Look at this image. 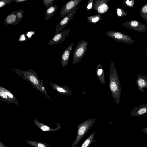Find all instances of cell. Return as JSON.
<instances>
[{
  "label": "cell",
  "instance_id": "24",
  "mask_svg": "<svg viewBox=\"0 0 147 147\" xmlns=\"http://www.w3.org/2000/svg\"><path fill=\"white\" fill-rule=\"evenodd\" d=\"M85 128L84 126H81L79 128L78 133L80 135H82L84 133L85 131Z\"/></svg>",
  "mask_w": 147,
  "mask_h": 147
},
{
  "label": "cell",
  "instance_id": "21",
  "mask_svg": "<svg viewBox=\"0 0 147 147\" xmlns=\"http://www.w3.org/2000/svg\"><path fill=\"white\" fill-rule=\"evenodd\" d=\"M35 32L34 31H29L26 33V36L28 39L31 38L32 36L35 34Z\"/></svg>",
  "mask_w": 147,
  "mask_h": 147
},
{
  "label": "cell",
  "instance_id": "34",
  "mask_svg": "<svg viewBox=\"0 0 147 147\" xmlns=\"http://www.w3.org/2000/svg\"><path fill=\"white\" fill-rule=\"evenodd\" d=\"M145 51L147 52V47L146 49H145Z\"/></svg>",
  "mask_w": 147,
  "mask_h": 147
},
{
  "label": "cell",
  "instance_id": "32",
  "mask_svg": "<svg viewBox=\"0 0 147 147\" xmlns=\"http://www.w3.org/2000/svg\"><path fill=\"white\" fill-rule=\"evenodd\" d=\"M38 147H45V146L43 144L39 143L38 144Z\"/></svg>",
  "mask_w": 147,
  "mask_h": 147
},
{
  "label": "cell",
  "instance_id": "9",
  "mask_svg": "<svg viewBox=\"0 0 147 147\" xmlns=\"http://www.w3.org/2000/svg\"><path fill=\"white\" fill-rule=\"evenodd\" d=\"M20 22L16 15L14 14H9L5 18L4 24L6 25L12 24L16 26Z\"/></svg>",
  "mask_w": 147,
  "mask_h": 147
},
{
  "label": "cell",
  "instance_id": "27",
  "mask_svg": "<svg viewBox=\"0 0 147 147\" xmlns=\"http://www.w3.org/2000/svg\"><path fill=\"white\" fill-rule=\"evenodd\" d=\"M0 96L5 98H6L7 97V95L5 93L3 92H1L0 93Z\"/></svg>",
  "mask_w": 147,
  "mask_h": 147
},
{
  "label": "cell",
  "instance_id": "3",
  "mask_svg": "<svg viewBox=\"0 0 147 147\" xmlns=\"http://www.w3.org/2000/svg\"><path fill=\"white\" fill-rule=\"evenodd\" d=\"M123 26L128 29L137 32H144L147 30V26L136 20H132L124 23Z\"/></svg>",
  "mask_w": 147,
  "mask_h": 147
},
{
  "label": "cell",
  "instance_id": "23",
  "mask_svg": "<svg viewBox=\"0 0 147 147\" xmlns=\"http://www.w3.org/2000/svg\"><path fill=\"white\" fill-rule=\"evenodd\" d=\"M138 85L141 87H143L145 85V82L144 80L140 79L138 81Z\"/></svg>",
  "mask_w": 147,
  "mask_h": 147
},
{
  "label": "cell",
  "instance_id": "14",
  "mask_svg": "<svg viewBox=\"0 0 147 147\" xmlns=\"http://www.w3.org/2000/svg\"><path fill=\"white\" fill-rule=\"evenodd\" d=\"M95 4V0H89L87 4L86 8V11L88 12L92 9H94Z\"/></svg>",
  "mask_w": 147,
  "mask_h": 147
},
{
  "label": "cell",
  "instance_id": "11",
  "mask_svg": "<svg viewBox=\"0 0 147 147\" xmlns=\"http://www.w3.org/2000/svg\"><path fill=\"white\" fill-rule=\"evenodd\" d=\"M110 88L111 92L114 95L117 90V86L116 83V81L114 80L113 73H112L111 70L110 72Z\"/></svg>",
  "mask_w": 147,
  "mask_h": 147
},
{
  "label": "cell",
  "instance_id": "8",
  "mask_svg": "<svg viewBox=\"0 0 147 147\" xmlns=\"http://www.w3.org/2000/svg\"><path fill=\"white\" fill-rule=\"evenodd\" d=\"M73 44V42L69 44L64 51L61 57V63L63 66L67 65L71 51L72 50Z\"/></svg>",
  "mask_w": 147,
  "mask_h": 147
},
{
  "label": "cell",
  "instance_id": "1",
  "mask_svg": "<svg viewBox=\"0 0 147 147\" xmlns=\"http://www.w3.org/2000/svg\"><path fill=\"white\" fill-rule=\"evenodd\" d=\"M88 45V42L84 39L79 41L73 52V64H76L83 59L87 50Z\"/></svg>",
  "mask_w": 147,
  "mask_h": 147
},
{
  "label": "cell",
  "instance_id": "10",
  "mask_svg": "<svg viewBox=\"0 0 147 147\" xmlns=\"http://www.w3.org/2000/svg\"><path fill=\"white\" fill-rule=\"evenodd\" d=\"M58 6L56 5H53L47 8L45 12V18L46 20L50 19L55 13L58 9Z\"/></svg>",
  "mask_w": 147,
  "mask_h": 147
},
{
  "label": "cell",
  "instance_id": "20",
  "mask_svg": "<svg viewBox=\"0 0 147 147\" xmlns=\"http://www.w3.org/2000/svg\"><path fill=\"white\" fill-rule=\"evenodd\" d=\"M28 39L26 37V35L24 33L21 34L19 38V41L21 42L26 41Z\"/></svg>",
  "mask_w": 147,
  "mask_h": 147
},
{
  "label": "cell",
  "instance_id": "15",
  "mask_svg": "<svg viewBox=\"0 0 147 147\" xmlns=\"http://www.w3.org/2000/svg\"><path fill=\"white\" fill-rule=\"evenodd\" d=\"M24 13V10L22 9H19L16 11L11 12V13L16 14L20 22L23 17V14Z\"/></svg>",
  "mask_w": 147,
  "mask_h": 147
},
{
  "label": "cell",
  "instance_id": "29",
  "mask_svg": "<svg viewBox=\"0 0 147 147\" xmlns=\"http://www.w3.org/2000/svg\"><path fill=\"white\" fill-rule=\"evenodd\" d=\"M28 0H14V1L15 2H16L17 3H22L26 1H27Z\"/></svg>",
  "mask_w": 147,
  "mask_h": 147
},
{
  "label": "cell",
  "instance_id": "7",
  "mask_svg": "<svg viewBox=\"0 0 147 147\" xmlns=\"http://www.w3.org/2000/svg\"><path fill=\"white\" fill-rule=\"evenodd\" d=\"M109 0H95L94 9L101 16L106 13L109 10V7L107 4Z\"/></svg>",
  "mask_w": 147,
  "mask_h": 147
},
{
  "label": "cell",
  "instance_id": "2",
  "mask_svg": "<svg viewBox=\"0 0 147 147\" xmlns=\"http://www.w3.org/2000/svg\"><path fill=\"white\" fill-rule=\"evenodd\" d=\"M105 34L114 40L119 42L130 44L135 41L131 36L117 31H108Z\"/></svg>",
  "mask_w": 147,
  "mask_h": 147
},
{
  "label": "cell",
  "instance_id": "30",
  "mask_svg": "<svg viewBox=\"0 0 147 147\" xmlns=\"http://www.w3.org/2000/svg\"><path fill=\"white\" fill-rule=\"evenodd\" d=\"M57 90L60 92H65V90L61 88H57Z\"/></svg>",
  "mask_w": 147,
  "mask_h": 147
},
{
  "label": "cell",
  "instance_id": "5",
  "mask_svg": "<svg viewBox=\"0 0 147 147\" xmlns=\"http://www.w3.org/2000/svg\"><path fill=\"white\" fill-rule=\"evenodd\" d=\"M82 0H70L63 6L60 12V16L62 18L66 16L74 9L78 6Z\"/></svg>",
  "mask_w": 147,
  "mask_h": 147
},
{
  "label": "cell",
  "instance_id": "17",
  "mask_svg": "<svg viewBox=\"0 0 147 147\" xmlns=\"http://www.w3.org/2000/svg\"><path fill=\"white\" fill-rule=\"evenodd\" d=\"M135 1L132 0H124L123 1V3L124 5L129 8H131L133 7Z\"/></svg>",
  "mask_w": 147,
  "mask_h": 147
},
{
  "label": "cell",
  "instance_id": "12",
  "mask_svg": "<svg viewBox=\"0 0 147 147\" xmlns=\"http://www.w3.org/2000/svg\"><path fill=\"white\" fill-rule=\"evenodd\" d=\"M102 18L101 15L99 14L90 16L87 18V20L90 24H96L101 20Z\"/></svg>",
  "mask_w": 147,
  "mask_h": 147
},
{
  "label": "cell",
  "instance_id": "13",
  "mask_svg": "<svg viewBox=\"0 0 147 147\" xmlns=\"http://www.w3.org/2000/svg\"><path fill=\"white\" fill-rule=\"evenodd\" d=\"M139 14L141 18L147 22V2L142 7Z\"/></svg>",
  "mask_w": 147,
  "mask_h": 147
},
{
  "label": "cell",
  "instance_id": "4",
  "mask_svg": "<svg viewBox=\"0 0 147 147\" xmlns=\"http://www.w3.org/2000/svg\"><path fill=\"white\" fill-rule=\"evenodd\" d=\"M78 8V6L68 13L61 21L59 24L56 26L54 34H56L59 31H62L63 28L66 26L69 22L74 16Z\"/></svg>",
  "mask_w": 147,
  "mask_h": 147
},
{
  "label": "cell",
  "instance_id": "26",
  "mask_svg": "<svg viewBox=\"0 0 147 147\" xmlns=\"http://www.w3.org/2000/svg\"><path fill=\"white\" fill-rule=\"evenodd\" d=\"M90 142V140L88 139H87L82 144V147H86L88 145Z\"/></svg>",
  "mask_w": 147,
  "mask_h": 147
},
{
  "label": "cell",
  "instance_id": "33",
  "mask_svg": "<svg viewBox=\"0 0 147 147\" xmlns=\"http://www.w3.org/2000/svg\"><path fill=\"white\" fill-rule=\"evenodd\" d=\"M142 131H143L144 132L147 134V127H146L142 130Z\"/></svg>",
  "mask_w": 147,
  "mask_h": 147
},
{
  "label": "cell",
  "instance_id": "31",
  "mask_svg": "<svg viewBox=\"0 0 147 147\" xmlns=\"http://www.w3.org/2000/svg\"><path fill=\"white\" fill-rule=\"evenodd\" d=\"M6 94L8 95L9 97L12 98L13 97V95L10 94V93L6 92H5Z\"/></svg>",
  "mask_w": 147,
  "mask_h": 147
},
{
  "label": "cell",
  "instance_id": "18",
  "mask_svg": "<svg viewBox=\"0 0 147 147\" xmlns=\"http://www.w3.org/2000/svg\"><path fill=\"white\" fill-rule=\"evenodd\" d=\"M55 0H43L42 1L43 4L47 8L53 5Z\"/></svg>",
  "mask_w": 147,
  "mask_h": 147
},
{
  "label": "cell",
  "instance_id": "28",
  "mask_svg": "<svg viewBox=\"0 0 147 147\" xmlns=\"http://www.w3.org/2000/svg\"><path fill=\"white\" fill-rule=\"evenodd\" d=\"M41 129L44 131H47L49 130V127L47 126H43L41 128Z\"/></svg>",
  "mask_w": 147,
  "mask_h": 147
},
{
  "label": "cell",
  "instance_id": "22",
  "mask_svg": "<svg viewBox=\"0 0 147 147\" xmlns=\"http://www.w3.org/2000/svg\"><path fill=\"white\" fill-rule=\"evenodd\" d=\"M30 80L34 84H37L38 81L36 78L34 76H31L30 77Z\"/></svg>",
  "mask_w": 147,
  "mask_h": 147
},
{
  "label": "cell",
  "instance_id": "25",
  "mask_svg": "<svg viewBox=\"0 0 147 147\" xmlns=\"http://www.w3.org/2000/svg\"><path fill=\"white\" fill-rule=\"evenodd\" d=\"M146 109L145 108H142L140 109L138 111L139 115H142L145 113L146 111Z\"/></svg>",
  "mask_w": 147,
  "mask_h": 147
},
{
  "label": "cell",
  "instance_id": "19",
  "mask_svg": "<svg viewBox=\"0 0 147 147\" xmlns=\"http://www.w3.org/2000/svg\"><path fill=\"white\" fill-rule=\"evenodd\" d=\"M13 0H1L0 1V8H2L10 3Z\"/></svg>",
  "mask_w": 147,
  "mask_h": 147
},
{
  "label": "cell",
  "instance_id": "16",
  "mask_svg": "<svg viewBox=\"0 0 147 147\" xmlns=\"http://www.w3.org/2000/svg\"><path fill=\"white\" fill-rule=\"evenodd\" d=\"M116 10L117 16L119 17H122L127 15L125 11L119 7H117Z\"/></svg>",
  "mask_w": 147,
  "mask_h": 147
},
{
  "label": "cell",
  "instance_id": "6",
  "mask_svg": "<svg viewBox=\"0 0 147 147\" xmlns=\"http://www.w3.org/2000/svg\"><path fill=\"white\" fill-rule=\"evenodd\" d=\"M71 30L69 29L64 30L55 35L48 42L49 45H53L61 43L64 41Z\"/></svg>",
  "mask_w": 147,
  "mask_h": 147
}]
</instances>
